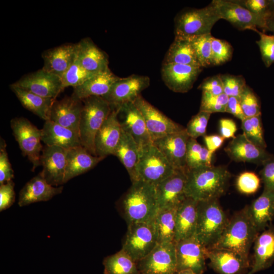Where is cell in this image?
Here are the masks:
<instances>
[{"label": "cell", "mask_w": 274, "mask_h": 274, "mask_svg": "<svg viewBox=\"0 0 274 274\" xmlns=\"http://www.w3.org/2000/svg\"><path fill=\"white\" fill-rule=\"evenodd\" d=\"M82 100L71 95L60 100H55L49 120L73 130L79 134V124L83 109Z\"/></svg>", "instance_id": "cell-23"}, {"label": "cell", "mask_w": 274, "mask_h": 274, "mask_svg": "<svg viewBox=\"0 0 274 274\" xmlns=\"http://www.w3.org/2000/svg\"><path fill=\"white\" fill-rule=\"evenodd\" d=\"M118 113V111L112 110L96 134L94 146L97 156L105 158L114 153L122 131Z\"/></svg>", "instance_id": "cell-22"}, {"label": "cell", "mask_w": 274, "mask_h": 274, "mask_svg": "<svg viewBox=\"0 0 274 274\" xmlns=\"http://www.w3.org/2000/svg\"><path fill=\"white\" fill-rule=\"evenodd\" d=\"M157 244L154 219L128 224L122 249L137 262L149 254Z\"/></svg>", "instance_id": "cell-7"}, {"label": "cell", "mask_w": 274, "mask_h": 274, "mask_svg": "<svg viewBox=\"0 0 274 274\" xmlns=\"http://www.w3.org/2000/svg\"><path fill=\"white\" fill-rule=\"evenodd\" d=\"M118 207L127 225L154 220L159 210L156 186L142 180L132 183Z\"/></svg>", "instance_id": "cell-2"}, {"label": "cell", "mask_w": 274, "mask_h": 274, "mask_svg": "<svg viewBox=\"0 0 274 274\" xmlns=\"http://www.w3.org/2000/svg\"><path fill=\"white\" fill-rule=\"evenodd\" d=\"M228 96L224 93L214 95L202 92L199 111L210 113L225 112Z\"/></svg>", "instance_id": "cell-44"}, {"label": "cell", "mask_w": 274, "mask_h": 274, "mask_svg": "<svg viewBox=\"0 0 274 274\" xmlns=\"http://www.w3.org/2000/svg\"><path fill=\"white\" fill-rule=\"evenodd\" d=\"M225 138L221 135H205L203 140L206 148L211 152H215L220 148L223 144Z\"/></svg>", "instance_id": "cell-57"}, {"label": "cell", "mask_w": 274, "mask_h": 274, "mask_svg": "<svg viewBox=\"0 0 274 274\" xmlns=\"http://www.w3.org/2000/svg\"><path fill=\"white\" fill-rule=\"evenodd\" d=\"M202 67L193 65L162 63L161 77L166 86L175 92L185 93L193 87Z\"/></svg>", "instance_id": "cell-20"}, {"label": "cell", "mask_w": 274, "mask_h": 274, "mask_svg": "<svg viewBox=\"0 0 274 274\" xmlns=\"http://www.w3.org/2000/svg\"><path fill=\"white\" fill-rule=\"evenodd\" d=\"M262 165L260 175L264 189L274 192V156H272Z\"/></svg>", "instance_id": "cell-53"}, {"label": "cell", "mask_w": 274, "mask_h": 274, "mask_svg": "<svg viewBox=\"0 0 274 274\" xmlns=\"http://www.w3.org/2000/svg\"><path fill=\"white\" fill-rule=\"evenodd\" d=\"M220 19L212 3L201 9H186L175 18V37L188 39L211 33L213 26Z\"/></svg>", "instance_id": "cell-6"}, {"label": "cell", "mask_w": 274, "mask_h": 274, "mask_svg": "<svg viewBox=\"0 0 274 274\" xmlns=\"http://www.w3.org/2000/svg\"><path fill=\"white\" fill-rule=\"evenodd\" d=\"M133 103L144 117L152 143L156 139L185 129L163 114L141 95Z\"/></svg>", "instance_id": "cell-13"}, {"label": "cell", "mask_w": 274, "mask_h": 274, "mask_svg": "<svg viewBox=\"0 0 274 274\" xmlns=\"http://www.w3.org/2000/svg\"><path fill=\"white\" fill-rule=\"evenodd\" d=\"M177 272L190 269L196 274H203L206 266V248L196 235L175 243Z\"/></svg>", "instance_id": "cell-14"}, {"label": "cell", "mask_w": 274, "mask_h": 274, "mask_svg": "<svg viewBox=\"0 0 274 274\" xmlns=\"http://www.w3.org/2000/svg\"><path fill=\"white\" fill-rule=\"evenodd\" d=\"M251 269L254 274L269 268L274 261V226L270 224L257 236L254 243Z\"/></svg>", "instance_id": "cell-25"}, {"label": "cell", "mask_w": 274, "mask_h": 274, "mask_svg": "<svg viewBox=\"0 0 274 274\" xmlns=\"http://www.w3.org/2000/svg\"><path fill=\"white\" fill-rule=\"evenodd\" d=\"M176 274H196L190 269H186L177 272Z\"/></svg>", "instance_id": "cell-60"}, {"label": "cell", "mask_w": 274, "mask_h": 274, "mask_svg": "<svg viewBox=\"0 0 274 274\" xmlns=\"http://www.w3.org/2000/svg\"><path fill=\"white\" fill-rule=\"evenodd\" d=\"M268 17L274 15V0H267Z\"/></svg>", "instance_id": "cell-59"}, {"label": "cell", "mask_w": 274, "mask_h": 274, "mask_svg": "<svg viewBox=\"0 0 274 274\" xmlns=\"http://www.w3.org/2000/svg\"><path fill=\"white\" fill-rule=\"evenodd\" d=\"M223 88V92L228 97L239 99L246 86L245 78L241 75L219 74Z\"/></svg>", "instance_id": "cell-45"}, {"label": "cell", "mask_w": 274, "mask_h": 274, "mask_svg": "<svg viewBox=\"0 0 274 274\" xmlns=\"http://www.w3.org/2000/svg\"><path fill=\"white\" fill-rule=\"evenodd\" d=\"M10 89L24 108L45 121L49 120L51 110L55 99L40 96L13 84L10 85Z\"/></svg>", "instance_id": "cell-35"}, {"label": "cell", "mask_w": 274, "mask_h": 274, "mask_svg": "<svg viewBox=\"0 0 274 274\" xmlns=\"http://www.w3.org/2000/svg\"><path fill=\"white\" fill-rule=\"evenodd\" d=\"M241 127L243 134L250 142L263 149L266 148L261 115L246 117L242 121Z\"/></svg>", "instance_id": "cell-41"}, {"label": "cell", "mask_w": 274, "mask_h": 274, "mask_svg": "<svg viewBox=\"0 0 274 274\" xmlns=\"http://www.w3.org/2000/svg\"><path fill=\"white\" fill-rule=\"evenodd\" d=\"M198 201L186 198L178 206L176 215L175 243L195 235Z\"/></svg>", "instance_id": "cell-29"}, {"label": "cell", "mask_w": 274, "mask_h": 274, "mask_svg": "<svg viewBox=\"0 0 274 274\" xmlns=\"http://www.w3.org/2000/svg\"><path fill=\"white\" fill-rule=\"evenodd\" d=\"M238 99L246 118L261 115L260 100L248 86H246Z\"/></svg>", "instance_id": "cell-43"}, {"label": "cell", "mask_w": 274, "mask_h": 274, "mask_svg": "<svg viewBox=\"0 0 274 274\" xmlns=\"http://www.w3.org/2000/svg\"><path fill=\"white\" fill-rule=\"evenodd\" d=\"M116 111L122 130L132 138L140 152L153 143L144 117L133 102L125 104Z\"/></svg>", "instance_id": "cell-18"}, {"label": "cell", "mask_w": 274, "mask_h": 274, "mask_svg": "<svg viewBox=\"0 0 274 274\" xmlns=\"http://www.w3.org/2000/svg\"><path fill=\"white\" fill-rule=\"evenodd\" d=\"M104 274H138L136 262L122 249L103 260Z\"/></svg>", "instance_id": "cell-37"}, {"label": "cell", "mask_w": 274, "mask_h": 274, "mask_svg": "<svg viewBox=\"0 0 274 274\" xmlns=\"http://www.w3.org/2000/svg\"><path fill=\"white\" fill-rule=\"evenodd\" d=\"M104 159L92 155L82 146L68 149L64 183L91 170Z\"/></svg>", "instance_id": "cell-30"}, {"label": "cell", "mask_w": 274, "mask_h": 274, "mask_svg": "<svg viewBox=\"0 0 274 274\" xmlns=\"http://www.w3.org/2000/svg\"><path fill=\"white\" fill-rule=\"evenodd\" d=\"M265 30H269L274 32V15L269 16L266 18Z\"/></svg>", "instance_id": "cell-58"}, {"label": "cell", "mask_w": 274, "mask_h": 274, "mask_svg": "<svg viewBox=\"0 0 274 274\" xmlns=\"http://www.w3.org/2000/svg\"><path fill=\"white\" fill-rule=\"evenodd\" d=\"M187 170L176 169L171 176L156 185L159 210L178 208L186 198Z\"/></svg>", "instance_id": "cell-15"}, {"label": "cell", "mask_w": 274, "mask_h": 274, "mask_svg": "<svg viewBox=\"0 0 274 274\" xmlns=\"http://www.w3.org/2000/svg\"><path fill=\"white\" fill-rule=\"evenodd\" d=\"M211 33L188 38L194 50L197 60L202 67L213 65L212 62V40Z\"/></svg>", "instance_id": "cell-40"}, {"label": "cell", "mask_w": 274, "mask_h": 274, "mask_svg": "<svg viewBox=\"0 0 274 274\" xmlns=\"http://www.w3.org/2000/svg\"><path fill=\"white\" fill-rule=\"evenodd\" d=\"M189 138L185 129L156 139L153 144L175 169L187 170L186 155Z\"/></svg>", "instance_id": "cell-19"}, {"label": "cell", "mask_w": 274, "mask_h": 274, "mask_svg": "<svg viewBox=\"0 0 274 274\" xmlns=\"http://www.w3.org/2000/svg\"><path fill=\"white\" fill-rule=\"evenodd\" d=\"M138 274H176L175 243H158L146 256L136 262Z\"/></svg>", "instance_id": "cell-11"}, {"label": "cell", "mask_w": 274, "mask_h": 274, "mask_svg": "<svg viewBox=\"0 0 274 274\" xmlns=\"http://www.w3.org/2000/svg\"><path fill=\"white\" fill-rule=\"evenodd\" d=\"M178 208L159 210L155 218L158 243L174 242Z\"/></svg>", "instance_id": "cell-38"}, {"label": "cell", "mask_w": 274, "mask_h": 274, "mask_svg": "<svg viewBox=\"0 0 274 274\" xmlns=\"http://www.w3.org/2000/svg\"><path fill=\"white\" fill-rule=\"evenodd\" d=\"M77 54V44H65L46 50L42 54L43 69L61 78Z\"/></svg>", "instance_id": "cell-26"}, {"label": "cell", "mask_w": 274, "mask_h": 274, "mask_svg": "<svg viewBox=\"0 0 274 274\" xmlns=\"http://www.w3.org/2000/svg\"><path fill=\"white\" fill-rule=\"evenodd\" d=\"M14 183L12 180L0 185V211L12 206L15 200Z\"/></svg>", "instance_id": "cell-52"}, {"label": "cell", "mask_w": 274, "mask_h": 274, "mask_svg": "<svg viewBox=\"0 0 274 274\" xmlns=\"http://www.w3.org/2000/svg\"><path fill=\"white\" fill-rule=\"evenodd\" d=\"M149 85L150 79L146 76L132 75L119 78L102 97L109 103L112 110L116 111L125 104L133 102Z\"/></svg>", "instance_id": "cell-10"}, {"label": "cell", "mask_w": 274, "mask_h": 274, "mask_svg": "<svg viewBox=\"0 0 274 274\" xmlns=\"http://www.w3.org/2000/svg\"><path fill=\"white\" fill-rule=\"evenodd\" d=\"M163 63L180 64L201 67L189 39L178 37L175 38L165 54Z\"/></svg>", "instance_id": "cell-36"}, {"label": "cell", "mask_w": 274, "mask_h": 274, "mask_svg": "<svg viewBox=\"0 0 274 274\" xmlns=\"http://www.w3.org/2000/svg\"><path fill=\"white\" fill-rule=\"evenodd\" d=\"M233 48L225 40L213 37L212 40V62L213 65L222 64L232 57Z\"/></svg>", "instance_id": "cell-46"}, {"label": "cell", "mask_w": 274, "mask_h": 274, "mask_svg": "<svg viewBox=\"0 0 274 274\" xmlns=\"http://www.w3.org/2000/svg\"><path fill=\"white\" fill-rule=\"evenodd\" d=\"M209 266L218 274H248L249 258L233 251L221 248L206 249Z\"/></svg>", "instance_id": "cell-17"}, {"label": "cell", "mask_w": 274, "mask_h": 274, "mask_svg": "<svg viewBox=\"0 0 274 274\" xmlns=\"http://www.w3.org/2000/svg\"><path fill=\"white\" fill-rule=\"evenodd\" d=\"M211 114L199 111L188 122L186 131L190 138L196 139L206 135L208 123Z\"/></svg>", "instance_id": "cell-47"}, {"label": "cell", "mask_w": 274, "mask_h": 274, "mask_svg": "<svg viewBox=\"0 0 274 274\" xmlns=\"http://www.w3.org/2000/svg\"><path fill=\"white\" fill-rule=\"evenodd\" d=\"M13 135L24 156L32 164V170L41 165V152L43 150L42 130L27 119L16 117L10 121Z\"/></svg>", "instance_id": "cell-9"}, {"label": "cell", "mask_w": 274, "mask_h": 274, "mask_svg": "<svg viewBox=\"0 0 274 274\" xmlns=\"http://www.w3.org/2000/svg\"><path fill=\"white\" fill-rule=\"evenodd\" d=\"M259 233L246 206L229 219L221 237L212 248L230 250L249 258L250 248Z\"/></svg>", "instance_id": "cell-3"}, {"label": "cell", "mask_w": 274, "mask_h": 274, "mask_svg": "<svg viewBox=\"0 0 274 274\" xmlns=\"http://www.w3.org/2000/svg\"><path fill=\"white\" fill-rule=\"evenodd\" d=\"M5 141L1 138L0 141V185L12 180L14 171L9 161L6 150Z\"/></svg>", "instance_id": "cell-50"}, {"label": "cell", "mask_w": 274, "mask_h": 274, "mask_svg": "<svg viewBox=\"0 0 274 274\" xmlns=\"http://www.w3.org/2000/svg\"><path fill=\"white\" fill-rule=\"evenodd\" d=\"M113 155L118 157L125 167L131 182L138 181L137 166L140 157L139 149L132 138L123 130Z\"/></svg>", "instance_id": "cell-34"}, {"label": "cell", "mask_w": 274, "mask_h": 274, "mask_svg": "<svg viewBox=\"0 0 274 274\" xmlns=\"http://www.w3.org/2000/svg\"><path fill=\"white\" fill-rule=\"evenodd\" d=\"M175 170L153 143L140 152L137 166L139 180L156 186L171 176Z\"/></svg>", "instance_id": "cell-8"}, {"label": "cell", "mask_w": 274, "mask_h": 274, "mask_svg": "<svg viewBox=\"0 0 274 274\" xmlns=\"http://www.w3.org/2000/svg\"><path fill=\"white\" fill-rule=\"evenodd\" d=\"M77 59L87 72L96 75L109 68L108 57L89 38L77 43Z\"/></svg>", "instance_id": "cell-28"}, {"label": "cell", "mask_w": 274, "mask_h": 274, "mask_svg": "<svg viewBox=\"0 0 274 274\" xmlns=\"http://www.w3.org/2000/svg\"><path fill=\"white\" fill-rule=\"evenodd\" d=\"M63 186L49 184L40 173L27 182L19 192L18 205L24 207L32 203L46 201L60 194Z\"/></svg>", "instance_id": "cell-27"}, {"label": "cell", "mask_w": 274, "mask_h": 274, "mask_svg": "<svg viewBox=\"0 0 274 274\" xmlns=\"http://www.w3.org/2000/svg\"><path fill=\"white\" fill-rule=\"evenodd\" d=\"M119 79L110 68L99 73L82 85L74 88L72 96L83 100L90 96H103L114 83Z\"/></svg>", "instance_id": "cell-33"}, {"label": "cell", "mask_w": 274, "mask_h": 274, "mask_svg": "<svg viewBox=\"0 0 274 274\" xmlns=\"http://www.w3.org/2000/svg\"><path fill=\"white\" fill-rule=\"evenodd\" d=\"M256 32L260 37L256 43L260 49L262 61L268 67L274 63V35H267L258 30Z\"/></svg>", "instance_id": "cell-49"}, {"label": "cell", "mask_w": 274, "mask_h": 274, "mask_svg": "<svg viewBox=\"0 0 274 274\" xmlns=\"http://www.w3.org/2000/svg\"><path fill=\"white\" fill-rule=\"evenodd\" d=\"M195 235L206 248L213 247L224 232L229 219L218 199L198 201Z\"/></svg>", "instance_id": "cell-4"}, {"label": "cell", "mask_w": 274, "mask_h": 274, "mask_svg": "<svg viewBox=\"0 0 274 274\" xmlns=\"http://www.w3.org/2000/svg\"><path fill=\"white\" fill-rule=\"evenodd\" d=\"M67 150L57 146H45L41 156L40 172L51 185L58 186L64 184Z\"/></svg>", "instance_id": "cell-21"}, {"label": "cell", "mask_w": 274, "mask_h": 274, "mask_svg": "<svg viewBox=\"0 0 274 274\" xmlns=\"http://www.w3.org/2000/svg\"><path fill=\"white\" fill-rule=\"evenodd\" d=\"M221 19L230 22L241 30L251 29L256 31L257 27L265 30L266 19L254 14L232 0H214L211 2Z\"/></svg>", "instance_id": "cell-12"}, {"label": "cell", "mask_w": 274, "mask_h": 274, "mask_svg": "<svg viewBox=\"0 0 274 274\" xmlns=\"http://www.w3.org/2000/svg\"><path fill=\"white\" fill-rule=\"evenodd\" d=\"M225 112L232 114L241 121H243L246 118L238 98L235 97L230 96L228 97Z\"/></svg>", "instance_id": "cell-56"}, {"label": "cell", "mask_w": 274, "mask_h": 274, "mask_svg": "<svg viewBox=\"0 0 274 274\" xmlns=\"http://www.w3.org/2000/svg\"><path fill=\"white\" fill-rule=\"evenodd\" d=\"M185 194L196 200L218 199L228 189L231 174L225 166L187 169Z\"/></svg>", "instance_id": "cell-1"}, {"label": "cell", "mask_w": 274, "mask_h": 274, "mask_svg": "<svg viewBox=\"0 0 274 274\" xmlns=\"http://www.w3.org/2000/svg\"><path fill=\"white\" fill-rule=\"evenodd\" d=\"M230 159L236 162H245L263 165L272 155L265 150L250 142L243 134L232 138L225 148Z\"/></svg>", "instance_id": "cell-24"}, {"label": "cell", "mask_w": 274, "mask_h": 274, "mask_svg": "<svg viewBox=\"0 0 274 274\" xmlns=\"http://www.w3.org/2000/svg\"><path fill=\"white\" fill-rule=\"evenodd\" d=\"M95 75L86 71L76 56L74 62L61 78L63 88L79 86Z\"/></svg>", "instance_id": "cell-42"}, {"label": "cell", "mask_w": 274, "mask_h": 274, "mask_svg": "<svg viewBox=\"0 0 274 274\" xmlns=\"http://www.w3.org/2000/svg\"><path fill=\"white\" fill-rule=\"evenodd\" d=\"M246 208L257 231H262L274 218V192L264 189L262 194Z\"/></svg>", "instance_id": "cell-31"}, {"label": "cell", "mask_w": 274, "mask_h": 274, "mask_svg": "<svg viewBox=\"0 0 274 274\" xmlns=\"http://www.w3.org/2000/svg\"><path fill=\"white\" fill-rule=\"evenodd\" d=\"M214 153L199 144L196 139L190 138L186 155L187 169L213 165L212 162Z\"/></svg>", "instance_id": "cell-39"}, {"label": "cell", "mask_w": 274, "mask_h": 274, "mask_svg": "<svg viewBox=\"0 0 274 274\" xmlns=\"http://www.w3.org/2000/svg\"><path fill=\"white\" fill-rule=\"evenodd\" d=\"M42 130V141L49 146L65 149L82 146L79 134L50 120L45 121Z\"/></svg>", "instance_id": "cell-32"}, {"label": "cell", "mask_w": 274, "mask_h": 274, "mask_svg": "<svg viewBox=\"0 0 274 274\" xmlns=\"http://www.w3.org/2000/svg\"><path fill=\"white\" fill-rule=\"evenodd\" d=\"M13 84L40 96L55 99L63 90L61 78L43 68L23 76Z\"/></svg>", "instance_id": "cell-16"}, {"label": "cell", "mask_w": 274, "mask_h": 274, "mask_svg": "<svg viewBox=\"0 0 274 274\" xmlns=\"http://www.w3.org/2000/svg\"><path fill=\"white\" fill-rule=\"evenodd\" d=\"M198 88L214 95L224 93L223 84L219 75H215L205 79Z\"/></svg>", "instance_id": "cell-54"}, {"label": "cell", "mask_w": 274, "mask_h": 274, "mask_svg": "<svg viewBox=\"0 0 274 274\" xmlns=\"http://www.w3.org/2000/svg\"><path fill=\"white\" fill-rule=\"evenodd\" d=\"M82 101L83 107L79 124L81 145L91 154L96 156L95 138L112 110L109 103L101 96H90Z\"/></svg>", "instance_id": "cell-5"}, {"label": "cell", "mask_w": 274, "mask_h": 274, "mask_svg": "<svg viewBox=\"0 0 274 274\" xmlns=\"http://www.w3.org/2000/svg\"><path fill=\"white\" fill-rule=\"evenodd\" d=\"M219 129L221 135L224 138H233L237 130V126L233 120L222 118L219 121Z\"/></svg>", "instance_id": "cell-55"}, {"label": "cell", "mask_w": 274, "mask_h": 274, "mask_svg": "<svg viewBox=\"0 0 274 274\" xmlns=\"http://www.w3.org/2000/svg\"><path fill=\"white\" fill-rule=\"evenodd\" d=\"M260 185V178L252 172H243L236 179V188L238 191L243 194H253L258 190Z\"/></svg>", "instance_id": "cell-48"}, {"label": "cell", "mask_w": 274, "mask_h": 274, "mask_svg": "<svg viewBox=\"0 0 274 274\" xmlns=\"http://www.w3.org/2000/svg\"><path fill=\"white\" fill-rule=\"evenodd\" d=\"M252 13L265 19L268 17L267 0H232Z\"/></svg>", "instance_id": "cell-51"}]
</instances>
